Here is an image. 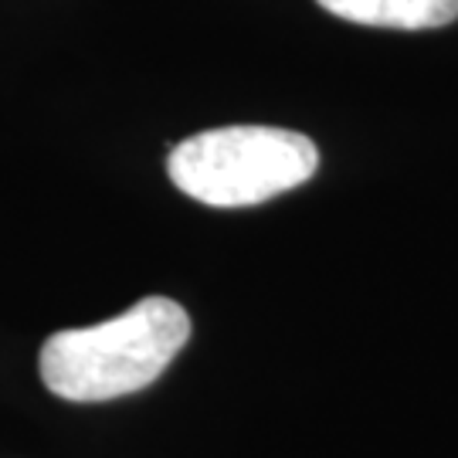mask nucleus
Masks as SVG:
<instances>
[{"instance_id": "f257e3e1", "label": "nucleus", "mask_w": 458, "mask_h": 458, "mask_svg": "<svg viewBox=\"0 0 458 458\" xmlns=\"http://www.w3.org/2000/svg\"><path fill=\"white\" fill-rule=\"evenodd\" d=\"M187 340V310L174 299L149 295L115 319L48 336L38 370L55 397L98 404L149 387L177 360Z\"/></svg>"}, {"instance_id": "f03ea898", "label": "nucleus", "mask_w": 458, "mask_h": 458, "mask_svg": "<svg viewBox=\"0 0 458 458\" xmlns=\"http://www.w3.org/2000/svg\"><path fill=\"white\" fill-rule=\"evenodd\" d=\"M319 166L310 136L276 126H225L187 136L170 149L166 174L177 191L208 208H248L295 191Z\"/></svg>"}, {"instance_id": "7ed1b4c3", "label": "nucleus", "mask_w": 458, "mask_h": 458, "mask_svg": "<svg viewBox=\"0 0 458 458\" xmlns=\"http://www.w3.org/2000/svg\"><path fill=\"white\" fill-rule=\"evenodd\" d=\"M316 4L340 21L391 28V31H428L458 21V0H316Z\"/></svg>"}]
</instances>
